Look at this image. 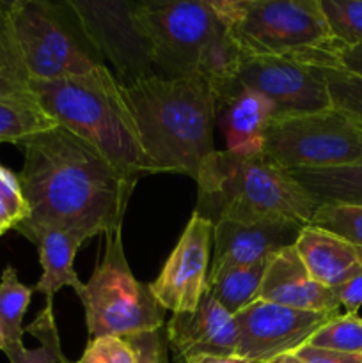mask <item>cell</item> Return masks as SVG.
I'll list each match as a JSON object with an SVG mask.
<instances>
[{
  "instance_id": "d6a6232c",
  "label": "cell",
  "mask_w": 362,
  "mask_h": 363,
  "mask_svg": "<svg viewBox=\"0 0 362 363\" xmlns=\"http://www.w3.org/2000/svg\"><path fill=\"white\" fill-rule=\"evenodd\" d=\"M293 354L302 363H362V354L322 350V347H312L309 344L302 346Z\"/></svg>"
},
{
  "instance_id": "7c38bea8",
  "label": "cell",
  "mask_w": 362,
  "mask_h": 363,
  "mask_svg": "<svg viewBox=\"0 0 362 363\" xmlns=\"http://www.w3.org/2000/svg\"><path fill=\"white\" fill-rule=\"evenodd\" d=\"M336 315L339 314L295 311L268 301H254L234 315L238 326L236 357L268 363L283 354L295 353Z\"/></svg>"
},
{
  "instance_id": "ffe728a7",
  "label": "cell",
  "mask_w": 362,
  "mask_h": 363,
  "mask_svg": "<svg viewBox=\"0 0 362 363\" xmlns=\"http://www.w3.org/2000/svg\"><path fill=\"white\" fill-rule=\"evenodd\" d=\"M268 261L270 257L256 264L209 272L206 293L212 294L216 303L226 308L231 315L240 314L259 300V291Z\"/></svg>"
},
{
  "instance_id": "8d00e7d4",
  "label": "cell",
  "mask_w": 362,
  "mask_h": 363,
  "mask_svg": "<svg viewBox=\"0 0 362 363\" xmlns=\"http://www.w3.org/2000/svg\"><path fill=\"white\" fill-rule=\"evenodd\" d=\"M268 363H302V362L298 360L293 353H290V354H283V357H279V358H273V360Z\"/></svg>"
},
{
  "instance_id": "e0dca14e",
  "label": "cell",
  "mask_w": 362,
  "mask_h": 363,
  "mask_svg": "<svg viewBox=\"0 0 362 363\" xmlns=\"http://www.w3.org/2000/svg\"><path fill=\"white\" fill-rule=\"evenodd\" d=\"M216 121L226 137V151L256 155L263 149V137L273 117V106L266 98L236 82L215 89Z\"/></svg>"
},
{
  "instance_id": "ac0fdd59",
  "label": "cell",
  "mask_w": 362,
  "mask_h": 363,
  "mask_svg": "<svg viewBox=\"0 0 362 363\" xmlns=\"http://www.w3.org/2000/svg\"><path fill=\"white\" fill-rule=\"evenodd\" d=\"M293 247L309 275L329 289H337L362 269L357 248L322 227H302Z\"/></svg>"
},
{
  "instance_id": "d4e9b609",
  "label": "cell",
  "mask_w": 362,
  "mask_h": 363,
  "mask_svg": "<svg viewBox=\"0 0 362 363\" xmlns=\"http://www.w3.org/2000/svg\"><path fill=\"white\" fill-rule=\"evenodd\" d=\"M25 332L41 340V346L35 350H28L25 346L4 350V354L11 363H70L60 350L59 333H57L55 319H53V307L46 305L34 319V323L25 328Z\"/></svg>"
},
{
  "instance_id": "83f0119b",
  "label": "cell",
  "mask_w": 362,
  "mask_h": 363,
  "mask_svg": "<svg viewBox=\"0 0 362 363\" xmlns=\"http://www.w3.org/2000/svg\"><path fill=\"white\" fill-rule=\"evenodd\" d=\"M309 225L322 227L350 241L362 259V206L319 204Z\"/></svg>"
},
{
  "instance_id": "4fadbf2b",
  "label": "cell",
  "mask_w": 362,
  "mask_h": 363,
  "mask_svg": "<svg viewBox=\"0 0 362 363\" xmlns=\"http://www.w3.org/2000/svg\"><path fill=\"white\" fill-rule=\"evenodd\" d=\"M212 247L213 223L194 213L160 275L149 284L162 308L172 314L197 308L208 286Z\"/></svg>"
},
{
  "instance_id": "4dcf8cb0",
  "label": "cell",
  "mask_w": 362,
  "mask_h": 363,
  "mask_svg": "<svg viewBox=\"0 0 362 363\" xmlns=\"http://www.w3.org/2000/svg\"><path fill=\"white\" fill-rule=\"evenodd\" d=\"M77 363H135L131 347L123 337H96L87 342Z\"/></svg>"
},
{
  "instance_id": "cb8c5ba5",
  "label": "cell",
  "mask_w": 362,
  "mask_h": 363,
  "mask_svg": "<svg viewBox=\"0 0 362 363\" xmlns=\"http://www.w3.org/2000/svg\"><path fill=\"white\" fill-rule=\"evenodd\" d=\"M28 91H32L31 77L14 35L9 2L0 0V92Z\"/></svg>"
},
{
  "instance_id": "9a60e30c",
  "label": "cell",
  "mask_w": 362,
  "mask_h": 363,
  "mask_svg": "<svg viewBox=\"0 0 362 363\" xmlns=\"http://www.w3.org/2000/svg\"><path fill=\"white\" fill-rule=\"evenodd\" d=\"M302 227L305 225L291 220H222L213 225V254L209 272L265 261L283 248L293 247Z\"/></svg>"
},
{
  "instance_id": "9c48e42d",
  "label": "cell",
  "mask_w": 362,
  "mask_h": 363,
  "mask_svg": "<svg viewBox=\"0 0 362 363\" xmlns=\"http://www.w3.org/2000/svg\"><path fill=\"white\" fill-rule=\"evenodd\" d=\"M261 152L290 172L362 165V131L334 106L319 112L272 117L265 130Z\"/></svg>"
},
{
  "instance_id": "8fae6325",
  "label": "cell",
  "mask_w": 362,
  "mask_h": 363,
  "mask_svg": "<svg viewBox=\"0 0 362 363\" xmlns=\"http://www.w3.org/2000/svg\"><path fill=\"white\" fill-rule=\"evenodd\" d=\"M234 82L268 99L273 106V117L332 108L329 87L319 67L279 57L243 53Z\"/></svg>"
},
{
  "instance_id": "44dd1931",
  "label": "cell",
  "mask_w": 362,
  "mask_h": 363,
  "mask_svg": "<svg viewBox=\"0 0 362 363\" xmlns=\"http://www.w3.org/2000/svg\"><path fill=\"white\" fill-rule=\"evenodd\" d=\"M55 126L32 91L0 92V144L21 145L27 138Z\"/></svg>"
},
{
  "instance_id": "1f68e13d",
  "label": "cell",
  "mask_w": 362,
  "mask_h": 363,
  "mask_svg": "<svg viewBox=\"0 0 362 363\" xmlns=\"http://www.w3.org/2000/svg\"><path fill=\"white\" fill-rule=\"evenodd\" d=\"M123 339L131 347L135 363H169V344L163 328L133 333Z\"/></svg>"
},
{
  "instance_id": "30bf717a",
  "label": "cell",
  "mask_w": 362,
  "mask_h": 363,
  "mask_svg": "<svg viewBox=\"0 0 362 363\" xmlns=\"http://www.w3.org/2000/svg\"><path fill=\"white\" fill-rule=\"evenodd\" d=\"M85 38L121 85L156 74L153 48L141 18V2L67 0Z\"/></svg>"
},
{
  "instance_id": "f546056e",
  "label": "cell",
  "mask_w": 362,
  "mask_h": 363,
  "mask_svg": "<svg viewBox=\"0 0 362 363\" xmlns=\"http://www.w3.org/2000/svg\"><path fill=\"white\" fill-rule=\"evenodd\" d=\"M28 218V204L25 201L20 179L13 170L0 165V236L16 229Z\"/></svg>"
},
{
  "instance_id": "7402d4cb",
  "label": "cell",
  "mask_w": 362,
  "mask_h": 363,
  "mask_svg": "<svg viewBox=\"0 0 362 363\" xmlns=\"http://www.w3.org/2000/svg\"><path fill=\"white\" fill-rule=\"evenodd\" d=\"M291 174L319 204L362 206V165Z\"/></svg>"
},
{
  "instance_id": "8992f818",
  "label": "cell",
  "mask_w": 362,
  "mask_h": 363,
  "mask_svg": "<svg viewBox=\"0 0 362 363\" xmlns=\"http://www.w3.org/2000/svg\"><path fill=\"white\" fill-rule=\"evenodd\" d=\"M245 55L279 57L337 69L332 39L319 0H216Z\"/></svg>"
},
{
  "instance_id": "2e32d148",
  "label": "cell",
  "mask_w": 362,
  "mask_h": 363,
  "mask_svg": "<svg viewBox=\"0 0 362 363\" xmlns=\"http://www.w3.org/2000/svg\"><path fill=\"white\" fill-rule=\"evenodd\" d=\"M259 300L295 311L341 314L336 291L322 286L309 275L295 247L283 248L270 257Z\"/></svg>"
},
{
  "instance_id": "74e56055",
  "label": "cell",
  "mask_w": 362,
  "mask_h": 363,
  "mask_svg": "<svg viewBox=\"0 0 362 363\" xmlns=\"http://www.w3.org/2000/svg\"><path fill=\"white\" fill-rule=\"evenodd\" d=\"M0 351H2V335H0Z\"/></svg>"
},
{
  "instance_id": "4316f807",
  "label": "cell",
  "mask_w": 362,
  "mask_h": 363,
  "mask_svg": "<svg viewBox=\"0 0 362 363\" xmlns=\"http://www.w3.org/2000/svg\"><path fill=\"white\" fill-rule=\"evenodd\" d=\"M307 344L322 350L362 354V318H358V314L336 315L323 325Z\"/></svg>"
},
{
  "instance_id": "ba28073f",
  "label": "cell",
  "mask_w": 362,
  "mask_h": 363,
  "mask_svg": "<svg viewBox=\"0 0 362 363\" xmlns=\"http://www.w3.org/2000/svg\"><path fill=\"white\" fill-rule=\"evenodd\" d=\"M105 254L80 291L91 339L126 337L165 326V308L153 296L149 284L138 282L128 264L123 229L105 234Z\"/></svg>"
},
{
  "instance_id": "277c9868",
  "label": "cell",
  "mask_w": 362,
  "mask_h": 363,
  "mask_svg": "<svg viewBox=\"0 0 362 363\" xmlns=\"http://www.w3.org/2000/svg\"><path fill=\"white\" fill-rule=\"evenodd\" d=\"M31 89L57 126L92 145L121 176L135 184L148 176L133 117L109 66L60 80L31 82Z\"/></svg>"
},
{
  "instance_id": "484cf974",
  "label": "cell",
  "mask_w": 362,
  "mask_h": 363,
  "mask_svg": "<svg viewBox=\"0 0 362 363\" xmlns=\"http://www.w3.org/2000/svg\"><path fill=\"white\" fill-rule=\"evenodd\" d=\"M319 4L339 48L362 45V0H319Z\"/></svg>"
},
{
  "instance_id": "603a6c76",
  "label": "cell",
  "mask_w": 362,
  "mask_h": 363,
  "mask_svg": "<svg viewBox=\"0 0 362 363\" xmlns=\"http://www.w3.org/2000/svg\"><path fill=\"white\" fill-rule=\"evenodd\" d=\"M34 287H27L18 279L13 266H6L0 277V335L2 351L23 346V318L31 305Z\"/></svg>"
},
{
  "instance_id": "5bb4252c",
  "label": "cell",
  "mask_w": 362,
  "mask_h": 363,
  "mask_svg": "<svg viewBox=\"0 0 362 363\" xmlns=\"http://www.w3.org/2000/svg\"><path fill=\"white\" fill-rule=\"evenodd\" d=\"M163 330L176 363H190L199 357L236 354V319L208 293H204L194 312L172 314Z\"/></svg>"
},
{
  "instance_id": "52a82bcc",
  "label": "cell",
  "mask_w": 362,
  "mask_h": 363,
  "mask_svg": "<svg viewBox=\"0 0 362 363\" xmlns=\"http://www.w3.org/2000/svg\"><path fill=\"white\" fill-rule=\"evenodd\" d=\"M9 14L31 82L60 80L106 66L67 0H13Z\"/></svg>"
},
{
  "instance_id": "d590c367",
  "label": "cell",
  "mask_w": 362,
  "mask_h": 363,
  "mask_svg": "<svg viewBox=\"0 0 362 363\" xmlns=\"http://www.w3.org/2000/svg\"><path fill=\"white\" fill-rule=\"evenodd\" d=\"M190 363H258V362L247 360V358H241L234 354V357H199Z\"/></svg>"
},
{
  "instance_id": "836d02e7",
  "label": "cell",
  "mask_w": 362,
  "mask_h": 363,
  "mask_svg": "<svg viewBox=\"0 0 362 363\" xmlns=\"http://www.w3.org/2000/svg\"><path fill=\"white\" fill-rule=\"evenodd\" d=\"M334 291L344 314H357L362 307V269Z\"/></svg>"
},
{
  "instance_id": "3957f363",
  "label": "cell",
  "mask_w": 362,
  "mask_h": 363,
  "mask_svg": "<svg viewBox=\"0 0 362 363\" xmlns=\"http://www.w3.org/2000/svg\"><path fill=\"white\" fill-rule=\"evenodd\" d=\"M194 213L213 225L229 222L291 220L309 225L319 202L265 152L236 155L215 151L204 160L197 177Z\"/></svg>"
},
{
  "instance_id": "5b68a950",
  "label": "cell",
  "mask_w": 362,
  "mask_h": 363,
  "mask_svg": "<svg viewBox=\"0 0 362 363\" xmlns=\"http://www.w3.org/2000/svg\"><path fill=\"white\" fill-rule=\"evenodd\" d=\"M158 77H201L213 91L229 84L243 52L216 0L141 2Z\"/></svg>"
},
{
  "instance_id": "e575fe53",
  "label": "cell",
  "mask_w": 362,
  "mask_h": 363,
  "mask_svg": "<svg viewBox=\"0 0 362 363\" xmlns=\"http://www.w3.org/2000/svg\"><path fill=\"white\" fill-rule=\"evenodd\" d=\"M337 69H343L353 77L362 78V45L339 48L337 52Z\"/></svg>"
},
{
  "instance_id": "d6986e66",
  "label": "cell",
  "mask_w": 362,
  "mask_h": 363,
  "mask_svg": "<svg viewBox=\"0 0 362 363\" xmlns=\"http://www.w3.org/2000/svg\"><path fill=\"white\" fill-rule=\"evenodd\" d=\"M28 241L38 245L43 275L34 286V291L46 298V305H53V296L62 287H71L75 293L80 294L84 284L75 272V255L84 241L59 229H41Z\"/></svg>"
},
{
  "instance_id": "f1b7e54d",
  "label": "cell",
  "mask_w": 362,
  "mask_h": 363,
  "mask_svg": "<svg viewBox=\"0 0 362 363\" xmlns=\"http://www.w3.org/2000/svg\"><path fill=\"white\" fill-rule=\"evenodd\" d=\"M329 87L334 108L346 113L362 131V78L343 69L319 67Z\"/></svg>"
},
{
  "instance_id": "6da1fadb",
  "label": "cell",
  "mask_w": 362,
  "mask_h": 363,
  "mask_svg": "<svg viewBox=\"0 0 362 363\" xmlns=\"http://www.w3.org/2000/svg\"><path fill=\"white\" fill-rule=\"evenodd\" d=\"M18 174L28 218L14 230L31 240L41 229H59L85 243L123 229L135 183L121 176L92 145L55 126L20 145Z\"/></svg>"
},
{
  "instance_id": "7a4b0ae2",
  "label": "cell",
  "mask_w": 362,
  "mask_h": 363,
  "mask_svg": "<svg viewBox=\"0 0 362 363\" xmlns=\"http://www.w3.org/2000/svg\"><path fill=\"white\" fill-rule=\"evenodd\" d=\"M121 92L149 174H183L195 179L204 160L216 151V96L212 84L201 77L153 74L121 85Z\"/></svg>"
}]
</instances>
